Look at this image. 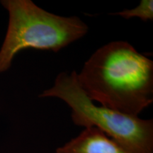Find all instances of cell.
Listing matches in <instances>:
<instances>
[{
	"label": "cell",
	"instance_id": "3957f363",
	"mask_svg": "<svg viewBox=\"0 0 153 153\" xmlns=\"http://www.w3.org/2000/svg\"><path fill=\"white\" fill-rule=\"evenodd\" d=\"M39 97H55L65 101L71 108L74 125L97 128L132 153H153V120L94 104L79 85L75 71L60 72L54 85Z\"/></svg>",
	"mask_w": 153,
	"mask_h": 153
},
{
	"label": "cell",
	"instance_id": "277c9868",
	"mask_svg": "<svg viewBox=\"0 0 153 153\" xmlns=\"http://www.w3.org/2000/svg\"><path fill=\"white\" fill-rule=\"evenodd\" d=\"M56 153H132L94 127L86 128L77 136L59 147Z\"/></svg>",
	"mask_w": 153,
	"mask_h": 153
},
{
	"label": "cell",
	"instance_id": "5b68a950",
	"mask_svg": "<svg viewBox=\"0 0 153 153\" xmlns=\"http://www.w3.org/2000/svg\"><path fill=\"white\" fill-rule=\"evenodd\" d=\"M110 15L120 16L125 19L133 17L140 18L143 22L153 20V1L152 0H141L140 4L134 9H125L119 12L112 13Z\"/></svg>",
	"mask_w": 153,
	"mask_h": 153
},
{
	"label": "cell",
	"instance_id": "7a4b0ae2",
	"mask_svg": "<svg viewBox=\"0 0 153 153\" xmlns=\"http://www.w3.org/2000/svg\"><path fill=\"white\" fill-rule=\"evenodd\" d=\"M9 24L0 49V73L8 70L17 53L25 49L57 53L88 33L87 24L78 16L48 12L31 0H2Z\"/></svg>",
	"mask_w": 153,
	"mask_h": 153
},
{
	"label": "cell",
	"instance_id": "6da1fadb",
	"mask_svg": "<svg viewBox=\"0 0 153 153\" xmlns=\"http://www.w3.org/2000/svg\"><path fill=\"white\" fill-rule=\"evenodd\" d=\"M77 79L91 101L138 116L153 103V61L125 41H113L95 51Z\"/></svg>",
	"mask_w": 153,
	"mask_h": 153
}]
</instances>
